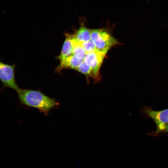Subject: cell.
I'll return each mask as SVG.
<instances>
[{
	"mask_svg": "<svg viewBox=\"0 0 168 168\" xmlns=\"http://www.w3.org/2000/svg\"><path fill=\"white\" fill-rule=\"evenodd\" d=\"M73 44L72 35L66 34L62 49L57 58L60 61L72 55Z\"/></svg>",
	"mask_w": 168,
	"mask_h": 168,
	"instance_id": "obj_7",
	"label": "cell"
},
{
	"mask_svg": "<svg viewBox=\"0 0 168 168\" xmlns=\"http://www.w3.org/2000/svg\"><path fill=\"white\" fill-rule=\"evenodd\" d=\"M15 64L9 65L0 62V78L3 86L17 91L19 88L15 75Z\"/></svg>",
	"mask_w": 168,
	"mask_h": 168,
	"instance_id": "obj_5",
	"label": "cell"
},
{
	"mask_svg": "<svg viewBox=\"0 0 168 168\" xmlns=\"http://www.w3.org/2000/svg\"><path fill=\"white\" fill-rule=\"evenodd\" d=\"M17 92L22 104L36 108L45 115L58 105L55 99L38 91L19 89Z\"/></svg>",
	"mask_w": 168,
	"mask_h": 168,
	"instance_id": "obj_1",
	"label": "cell"
},
{
	"mask_svg": "<svg viewBox=\"0 0 168 168\" xmlns=\"http://www.w3.org/2000/svg\"><path fill=\"white\" fill-rule=\"evenodd\" d=\"M86 54L93 52L97 50L91 40L82 43Z\"/></svg>",
	"mask_w": 168,
	"mask_h": 168,
	"instance_id": "obj_11",
	"label": "cell"
},
{
	"mask_svg": "<svg viewBox=\"0 0 168 168\" xmlns=\"http://www.w3.org/2000/svg\"><path fill=\"white\" fill-rule=\"evenodd\" d=\"M91 40L99 50H109L120 43L109 32L103 29H91Z\"/></svg>",
	"mask_w": 168,
	"mask_h": 168,
	"instance_id": "obj_2",
	"label": "cell"
},
{
	"mask_svg": "<svg viewBox=\"0 0 168 168\" xmlns=\"http://www.w3.org/2000/svg\"><path fill=\"white\" fill-rule=\"evenodd\" d=\"M76 70L85 76L88 82H89L90 78L93 79V74L91 69L84 61L79 66Z\"/></svg>",
	"mask_w": 168,
	"mask_h": 168,
	"instance_id": "obj_10",
	"label": "cell"
},
{
	"mask_svg": "<svg viewBox=\"0 0 168 168\" xmlns=\"http://www.w3.org/2000/svg\"><path fill=\"white\" fill-rule=\"evenodd\" d=\"M60 62L56 69L55 71L60 72L65 68L76 70L79 66L84 61V60L79 59L72 55L60 61Z\"/></svg>",
	"mask_w": 168,
	"mask_h": 168,
	"instance_id": "obj_6",
	"label": "cell"
},
{
	"mask_svg": "<svg viewBox=\"0 0 168 168\" xmlns=\"http://www.w3.org/2000/svg\"><path fill=\"white\" fill-rule=\"evenodd\" d=\"M164 132H168V125L166 126Z\"/></svg>",
	"mask_w": 168,
	"mask_h": 168,
	"instance_id": "obj_12",
	"label": "cell"
},
{
	"mask_svg": "<svg viewBox=\"0 0 168 168\" xmlns=\"http://www.w3.org/2000/svg\"><path fill=\"white\" fill-rule=\"evenodd\" d=\"M143 111L154 121L156 126V130L153 133L154 135L164 132L168 125V109L161 110L156 111L146 108L143 109Z\"/></svg>",
	"mask_w": 168,
	"mask_h": 168,
	"instance_id": "obj_4",
	"label": "cell"
},
{
	"mask_svg": "<svg viewBox=\"0 0 168 168\" xmlns=\"http://www.w3.org/2000/svg\"><path fill=\"white\" fill-rule=\"evenodd\" d=\"M91 29L87 28L82 23L79 29L72 36L74 39L82 43L91 40Z\"/></svg>",
	"mask_w": 168,
	"mask_h": 168,
	"instance_id": "obj_8",
	"label": "cell"
},
{
	"mask_svg": "<svg viewBox=\"0 0 168 168\" xmlns=\"http://www.w3.org/2000/svg\"><path fill=\"white\" fill-rule=\"evenodd\" d=\"M73 50L72 55L80 60H84L86 53L81 43L72 37Z\"/></svg>",
	"mask_w": 168,
	"mask_h": 168,
	"instance_id": "obj_9",
	"label": "cell"
},
{
	"mask_svg": "<svg viewBox=\"0 0 168 168\" xmlns=\"http://www.w3.org/2000/svg\"><path fill=\"white\" fill-rule=\"evenodd\" d=\"M108 50H96L86 54L84 62L91 69L93 74V80L95 83L100 81L101 76L100 69L103 60Z\"/></svg>",
	"mask_w": 168,
	"mask_h": 168,
	"instance_id": "obj_3",
	"label": "cell"
}]
</instances>
